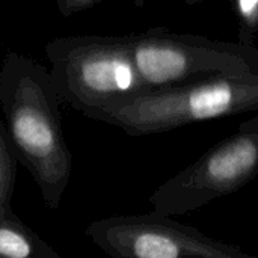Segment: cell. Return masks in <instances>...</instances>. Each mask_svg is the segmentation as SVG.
Segmentation results:
<instances>
[{
  "mask_svg": "<svg viewBox=\"0 0 258 258\" xmlns=\"http://www.w3.org/2000/svg\"><path fill=\"white\" fill-rule=\"evenodd\" d=\"M17 165L18 160L8 142L0 113V212L11 207V198L14 194L17 177Z\"/></svg>",
  "mask_w": 258,
  "mask_h": 258,
  "instance_id": "8",
  "label": "cell"
},
{
  "mask_svg": "<svg viewBox=\"0 0 258 258\" xmlns=\"http://www.w3.org/2000/svg\"><path fill=\"white\" fill-rule=\"evenodd\" d=\"M101 0H56L57 11L62 17H73L82 11H86Z\"/></svg>",
  "mask_w": 258,
  "mask_h": 258,
  "instance_id": "10",
  "label": "cell"
},
{
  "mask_svg": "<svg viewBox=\"0 0 258 258\" xmlns=\"http://www.w3.org/2000/svg\"><path fill=\"white\" fill-rule=\"evenodd\" d=\"M258 177V112L237 132L160 184L150 197L153 212L177 216L231 195Z\"/></svg>",
  "mask_w": 258,
  "mask_h": 258,
  "instance_id": "5",
  "label": "cell"
},
{
  "mask_svg": "<svg viewBox=\"0 0 258 258\" xmlns=\"http://www.w3.org/2000/svg\"><path fill=\"white\" fill-rule=\"evenodd\" d=\"M50 74L60 101L82 115L128 101L145 91L127 36L77 35L45 45Z\"/></svg>",
  "mask_w": 258,
  "mask_h": 258,
  "instance_id": "3",
  "label": "cell"
},
{
  "mask_svg": "<svg viewBox=\"0 0 258 258\" xmlns=\"http://www.w3.org/2000/svg\"><path fill=\"white\" fill-rule=\"evenodd\" d=\"M0 258H60L8 207L0 212Z\"/></svg>",
  "mask_w": 258,
  "mask_h": 258,
  "instance_id": "7",
  "label": "cell"
},
{
  "mask_svg": "<svg viewBox=\"0 0 258 258\" xmlns=\"http://www.w3.org/2000/svg\"><path fill=\"white\" fill-rule=\"evenodd\" d=\"M132 57L148 89L190 85L222 76L258 74V47L216 41L165 27L127 35Z\"/></svg>",
  "mask_w": 258,
  "mask_h": 258,
  "instance_id": "4",
  "label": "cell"
},
{
  "mask_svg": "<svg viewBox=\"0 0 258 258\" xmlns=\"http://www.w3.org/2000/svg\"><path fill=\"white\" fill-rule=\"evenodd\" d=\"M85 234L113 258H255L156 212L98 219L86 227Z\"/></svg>",
  "mask_w": 258,
  "mask_h": 258,
  "instance_id": "6",
  "label": "cell"
},
{
  "mask_svg": "<svg viewBox=\"0 0 258 258\" xmlns=\"http://www.w3.org/2000/svg\"><path fill=\"white\" fill-rule=\"evenodd\" d=\"M60 103L50 70L23 53L5 54L0 67V113L6 138L50 210L59 209L73 169Z\"/></svg>",
  "mask_w": 258,
  "mask_h": 258,
  "instance_id": "1",
  "label": "cell"
},
{
  "mask_svg": "<svg viewBox=\"0 0 258 258\" xmlns=\"http://www.w3.org/2000/svg\"><path fill=\"white\" fill-rule=\"evenodd\" d=\"M246 112H258V74L148 89L128 101L101 107L89 118L141 138Z\"/></svg>",
  "mask_w": 258,
  "mask_h": 258,
  "instance_id": "2",
  "label": "cell"
},
{
  "mask_svg": "<svg viewBox=\"0 0 258 258\" xmlns=\"http://www.w3.org/2000/svg\"><path fill=\"white\" fill-rule=\"evenodd\" d=\"M184 2H186V5H200L206 0H184Z\"/></svg>",
  "mask_w": 258,
  "mask_h": 258,
  "instance_id": "11",
  "label": "cell"
},
{
  "mask_svg": "<svg viewBox=\"0 0 258 258\" xmlns=\"http://www.w3.org/2000/svg\"><path fill=\"white\" fill-rule=\"evenodd\" d=\"M239 18V42L254 44L258 33V0H233Z\"/></svg>",
  "mask_w": 258,
  "mask_h": 258,
  "instance_id": "9",
  "label": "cell"
}]
</instances>
